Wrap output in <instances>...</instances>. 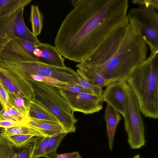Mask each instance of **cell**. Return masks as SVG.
Returning a JSON list of instances; mask_svg holds the SVG:
<instances>
[{
    "label": "cell",
    "mask_w": 158,
    "mask_h": 158,
    "mask_svg": "<svg viewBox=\"0 0 158 158\" xmlns=\"http://www.w3.org/2000/svg\"><path fill=\"white\" fill-rule=\"evenodd\" d=\"M32 0H0V17L10 14L19 8L25 7Z\"/></svg>",
    "instance_id": "obj_17"
},
{
    "label": "cell",
    "mask_w": 158,
    "mask_h": 158,
    "mask_svg": "<svg viewBox=\"0 0 158 158\" xmlns=\"http://www.w3.org/2000/svg\"><path fill=\"white\" fill-rule=\"evenodd\" d=\"M26 86L33 92L31 100L54 115L65 132L76 131L77 119L75 118L74 111L57 85L30 80L27 82Z\"/></svg>",
    "instance_id": "obj_4"
},
{
    "label": "cell",
    "mask_w": 158,
    "mask_h": 158,
    "mask_svg": "<svg viewBox=\"0 0 158 158\" xmlns=\"http://www.w3.org/2000/svg\"><path fill=\"white\" fill-rule=\"evenodd\" d=\"M35 45L17 38L7 43L0 51V57L12 61H38L39 57L34 54Z\"/></svg>",
    "instance_id": "obj_11"
},
{
    "label": "cell",
    "mask_w": 158,
    "mask_h": 158,
    "mask_svg": "<svg viewBox=\"0 0 158 158\" xmlns=\"http://www.w3.org/2000/svg\"><path fill=\"white\" fill-rule=\"evenodd\" d=\"M81 0H71L72 3L73 7H75L81 2Z\"/></svg>",
    "instance_id": "obj_33"
},
{
    "label": "cell",
    "mask_w": 158,
    "mask_h": 158,
    "mask_svg": "<svg viewBox=\"0 0 158 158\" xmlns=\"http://www.w3.org/2000/svg\"><path fill=\"white\" fill-rule=\"evenodd\" d=\"M158 52L132 70L126 81L134 94L140 110L147 117H158Z\"/></svg>",
    "instance_id": "obj_3"
},
{
    "label": "cell",
    "mask_w": 158,
    "mask_h": 158,
    "mask_svg": "<svg viewBox=\"0 0 158 158\" xmlns=\"http://www.w3.org/2000/svg\"><path fill=\"white\" fill-rule=\"evenodd\" d=\"M128 23L109 36L87 58L77 64L76 67L98 65L108 60L118 50L125 35Z\"/></svg>",
    "instance_id": "obj_9"
},
{
    "label": "cell",
    "mask_w": 158,
    "mask_h": 158,
    "mask_svg": "<svg viewBox=\"0 0 158 158\" xmlns=\"http://www.w3.org/2000/svg\"><path fill=\"white\" fill-rule=\"evenodd\" d=\"M127 0H81L67 15L56 36L61 56L80 63L129 22Z\"/></svg>",
    "instance_id": "obj_1"
},
{
    "label": "cell",
    "mask_w": 158,
    "mask_h": 158,
    "mask_svg": "<svg viewBox=\"0 0 158 158\" xmlns=\"http://www.w3.org/2000/svg\"><path fill=\"white\" fill-rule=\"evenodd\" d=\"M0 102L3 108L11 105L9 102L7 89L0 79Z\"/></svg>",
    "instance_id": "obj_29"
},
{
    "label": "cell",
    "mask_w": 158,
    "mask_h": 158,
    "mask_svg": "<svg viewBox=\"0 0 158 158\" xmlns=\"http://www.w3.org/2000/svg\"><path fill=\"white\" fill-rule=\"evenodd\" d=\"M35 46L34 54L39 57L38 62L58 67H66L64 59L55 47L41 42Z\"/></svg>",
    "instance_id": "obj_13"
},
{
    "label": "cell",
    "mask_w": 158,
    "mask_h": 158,
    "mask_svg": "<svg viewBox=\"0 0 158 158\" xmlns=\"http://www.w3.org/2000/svg\"><path fill=\"white\" fill-rule=\"evenodd\" d=\"M46 158H82L79 152H75L59 154L56 152L48 155Z\"/></svg>",
    "instance_id": "obj_31"
},
{
    "label": "cell",
    "mask_w": 158,
    "mask_h": 158,
    "mask_svg": "<svg viewBox=\"0 0 158 158\" xmlns=\"http://www.w3.org/2000/svg\"><path fill=\"white\" fill-rule=\"evenodd\" d=\"M24 125L36 130L44 136H51L65 132L59 123L30 117L28 118Z\"/></svg>",
    "instance_id": "obj_14"
},
{
    "label": "cell",
    "mask_w": 158,
    "mask_h": 158,
    "mask_svg": "<svg viewBox=\"0 0 158 158\" xmlns=\"http://www.w3.org/2000/svg\"><path fill=\"white\" fill-rule=\"evenodd\" d=\"M3 108V107L0 102V111L2 110Z\"/></svg>",
    "instance_id": "obj_35"
},
{
    "label": "cell",
    "mask_w": 158,
    "mask_h": 158,
    "mask_svg": "<svg viewBox=\"0 0 158 158\" xmlns=\"http://www.w3.org/2000/svg\"><path fill=\"white\" fill-rule=\"evenodd\" d=\"M7 91L10 104L28 118L31 101L8 90Z\"/></svg>",
    "instance_id": "obj_18"
},
{
    "label": "cell",
    "mask_w": 158,
    "mask_h": 158,
    "mask_svg": "<svg viewBox=\"0 0 158 158\" xmlns=\"http://www.w3.org/2000/svg\"><path fill=\"white\" fill-rule=\"evenodd\" d=\"M60 88L77 93H82L94 95L90 90L77 84L68 85H57Z\"/></svg>",
    "instance_id": "obj_28"
},
{
    "label": "cell",
    "mask_w": 158,
    "mask_h": 158,
    "mask_svg": "<svg viewBox=\"0 0 158 158\" xmlns=\"http://www.w3.org/2000/svg\"><path fill=\"white\" fill-rule=\"evenodd\" d=\"M38 137H32L23 146L19 148L20 150L15 158H32L34 149Z\"/></svg>",
    "instance_id": "obj_24"
},
{
    "label": "cell",
    "mask_w": 158,
    "mask_h": 158,
    "mask_svg": "<svg viewBox=\"0 0 158 158\" xmlns=\"http://www.w3.org/2000/svg\"><path fill=\"white\" fill-rule=\"evenodd\" d=\"M67 134L63 132L50 137L46 150V153L47 155L56 152L57 148Z\"/></svg>",
    "instance_id": "obj_25"
},
{
    "label": "cell",
    "mask_w": 158,
    "mask_h": 158,
    "mask_svg": "<svg viewBox=\"0 0 158 158\" xmlns=\"http://www.w3.org/2000/svg\"><path fill=\"white\" fill-rule=\"evenodd\" d=\"M23 125L22 123L10 120H0V127L3 128H10Z\"/></svg>",
    "instance_id": "obj_32"
},
{
    "label": "cell",
    "mask_w": 158,
    "mask_h": 158,
    "mask_svg": "<svg viewBox=\"0 0 158 158\" xmlns=\"http://www.w3.org/2000/svg\"><path fill=\"white\" fill-rule=\"evenodd\" d=\"M44 15L40 12L37 5L31 6L30 16L32 33L37 36L41 31L43 25Z\"/></svg>",
    "instance_id": "obj_20"
},
{
    "label": "cell",
    "mask_w": 158,
    "mask_h": 158,
    "mask_svg": "<svg viewBox=\"0 0 158 158\" xmlns=\"http://www.w3.org/2000/svg\"><path fill=\"white\" fill-rule=\"evenodd\" d=\"M27 118L14 106L10 105L0 111V120H8L25 124Z\"/></svg>",
    "instance_id": "obj_21"
},
{
    "label": "cell",
    "mask_w": 158,
    "mask_h": 158,
    "mask_svg": "<svg viewBox=\"0 0 158 158\" xmlns=\"http://www.w3.org/2000/svg\"><path fill=\"white\" fill-rule=\"evenodd\" d=\"M108 138L109 148L113 149L114 138L117 126L121 119L119 113L112 106L107 104L104 115Z\"/></svg>",
    "instance_id": "obj_15"
},
{
    "label": "cell",
    "mask_w": 158,
    "mask_h": 158,
    "mask_svg": "<svg viewBox=\"0 0 158 158\" xmlns=\"http://www.w3.org/2000/svg\"><path fill=\"white\" fill-rule=\"evenodd\" d=\"M24 7L0 17V51L10 40L19 38L35 45L40 43L37 36L26 26L23 19Z\"/></svg>",
    "instance_id": "obj_8"
},
{
    "label": "cell",
    "mask_w": 158,
    "mask_h": 158,
    "mask_svg": "<svg viewBox=\"0 0 158 158\" xmlns=\"http://www.w3.org/2000/svg\"><path fill=\"white\" fill-rule=\"evenodd\" d=\"M76 83L88 89L96 95L101 96L103 92L102 87L91 83L83 79L79 75L76 79Z\"/></svg>",
    "instance_id": "obj_27"
},
{
    "label": "cell",
    "mask_w": 158,
    "mask_h": 158,
    "mask_svg": "<svg viewBox=\"0 0 158 158\" xmlns=\"http://www.w3.org/2000/svg\"><path fill=\"white\" fill-rule=\"evenodd\" d=\"M125 81L112 82L106 87L102 94L103 100L107 103L123 117L125 108Z\"/></svg>",
    "instance_id": "obj_12"
},
{
    "label": "cell",
    "mask_w": 158,
    "mask_h": 158,
    "mask_svg": "<svg viewBox=\"0 0 158 158\" xmlns=\"http://www.w3.org/2000/svg\"><path fill=\"white\" fill-rule=\"evenodd\" d=\"M132 158H140L139 155V154H137L135 155Z\"/></svg>",
    "instance_id": "obj_34"
},
{
    "label": "cell",
    "mask_w": 158,
    "mask_h": 158,
    "mask_svg": "<svg viewBox=\"0 0 158 158\" xmlns=\"http://www.w3.org/2000/svg\"><path fill=\"white\" fill-rule=\"evenodd\" d=\"M0 67L2 72L12 83L24 77L38 75L75 84L76 78L79 76L70 68L58 67L38 61H12L0 57Z\"/></svg>",
    "instance_id": "obj_5"
},
{
    "label": "cell",
    "mask_w": 158,
    "mask_h": 158,
    "mask_svg": "<svg viewBox=\"0 0 158 158\" xmlns=\"http://www.w3.org/2000/svg\"><path fill=\"white\" fill-rule=\"evenodd\" d=\"M15 157L14 158H15Z\"/></svg>",
    "instance_id": "obj_36"
},
{
    "label": "cell",
    "mask_w": 158,
    "mask_h": 158,
    "mask_svg": "<svg viewBox=\"0 0 158 158\" xmlns=\"http://www.w3.org/2000/svg\"><path fill=\"white\" fill-rule=\"evenodd\" d=\"M0 133L9 144L14 148H19L23 146L34 137L30 135H18L9 136Z\"/></svg>",
    "instance_id": "obj_22"
},
{
    "label": "cell",
    "mask_w": 158,
    "mask_h": 158,
    "mask_svg": "<svg viewBox=\"0 0 158 158\" xmlns=\"http://www.w3.org/2000/svg\"><path fill=\"white\" fill-rule=\"evenodd\" d=\"M147 44L139 31L129 22L118 50L108 60L98 65L77 68L102 77L108 85L126 81L133 69L147 59Z\"/></svg>",
    "instance_id": "obj_2"
},
{
    "label": "cell",
    "mask_w": 158,
    "mask_h": 158,
    "mask_svg": "<svg viewBox=\"0 0 158 158\" xmlns=\"http://www.w3.org/2000/svg\"><path fill=\"white\" fill-rule=\"evenodd\" d=\"M28 117L59 123L57 118L38 103L31 101Z\"/></svg>",
    "instance_id": "obj_16"
},
{
    "label": "cell",
    "mask_w": 158,
    "mask_h": 158,
    "mask_svg": "<svg viewBox=\"0 0 158 158\" xmlns=\"http://www.w3.org/2000/svg\"><path fill=\"white\" fill-rule=\"evenodd\" d=\"M69 106L74 111L92 114L103 108L102 96L77 93L60 89Z\"/></svg>",
    "instance_id": "obj_10"
},
{
    "label": "cell",
    "mask_w": 158,
    "mask_h": 158,
    "mask_svg": "<svg viewBox=\"0 0 158 158\" xmlns=\"http://www.w3.org/2000/svg\"><path fill=\"white\" fill-rule=\"evenodd\" d=\"M0 132V158H14L17 153Z\"/></svg>",
    "instance_id": "obj_26"
},
{
    "label": "cell",
    "mask_w": 158,
    "mask_h": 158,
    "mask_svg": "<svg viewBox=\"0 0 158 158\" xmlns=\"http://www.w3.org/2000/svg\"><path fill=\"white\" fill-rule=\"evenodd\" d=\"M131 1L139 6L151 7L156 10L158 9V0H132Z\"/></svg>",
    "instance_id": "obj_30"
},
{
    "label": "cell",
    "mask_w": 158,
    "mask_h": 158,
    "mask_svg": "<svg viewBox=\"0 0 158 158\" xmlns=\"http://www.w3.org/2000/svg\"><path fill=\"white\" fill-rule=\"evenodd\" d=\"M151 7L139 6L131 9L129 22L139 31L151 52L158 51V15Z\"/></svg>",
    "instance_id": "obj_7"
},
{
    "label": "cell",
    "mask_w": 158,
    "mask_h": 158,
    "mask_svg": "<svg viewBox=\"0 0 158 158\" xmlns=\"http://www.w3.org/2000/svg\"><path fill=\"white\" fill-rule=\"evenodd\" d=\"M1 129L0 132L9 136L18 135H30L40 138L44 137L36 130L25 125Z\"/></svg>",
    "instance_id": "obj_19"
},
{
    "label": "cell",
    "mask_w": 158,
    "mask_h": 158,
    "mask_svg": "<svg viewBox=\"0 0 158 158\" xmlns=\"http://www.w3.org/2000/svg\"><path fill=\"white\" fill-rule=\"evenodd\" d=\"M124 127L127 142L131 149H138L145 144L144 126L138 102L131 88L125 81Z\"/></svg>",
    "instance_id": "obj_6"
},
{
    "label": "cell",
    "mask_w": 158,
    "mask_h": 158,
    "mask_svg": "<svg viewBox=\"0 0 158 158\" xmlns=\"http://www.w3.org/2000/svg\"><path fill=\"white\" fill-rule=\"evenodd\" d=\"M50 136H44L42 139L38 138L34 149L32 158H38L48 156L46 153L49 140Z\"/></svg>",
    "instance_id": "obj_23"
}]
</instances>
